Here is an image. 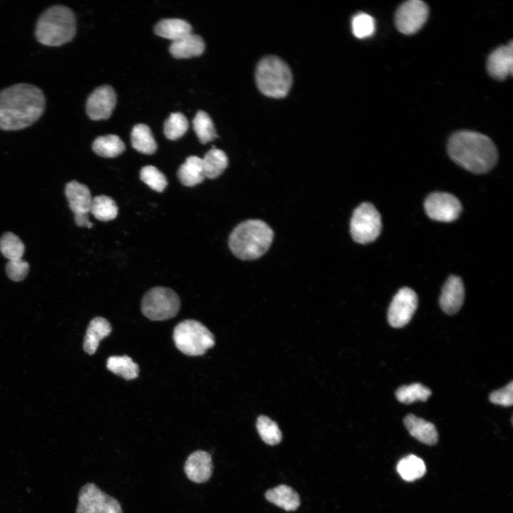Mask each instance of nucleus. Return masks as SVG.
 Here are the masks:
<instances>
[{
  "instance_id": "nucleus-1",
  "label": "nucleus",
  "mask_w": 513,
  "mask_h": 513,
  "mask_svg": "<svg viewBox=\"0 0 513 513\" xmlns=\"http://www.w3.org/2000/svg\"><path fill=\"white\" fill-rule=\"evenodd\" d=\"M46 105L43 93L38 87L18 83L0 91V129L19 130L34 123Z\"/></svg>"
},
{
  "instance_id": "nucleus-2",
  "label": "nucleus",
  "mask_w": 513,
  "mask_h": 513,
  "mask_svg": "<svg viewBox=\"0 0 513 513\" xmlns=\"http://www.w3.org/2000/svg\"><path fill=\"white\" fill-rule=\"evenodd\" d=\"M451 159L465 170L477 174L490 170L498 158L497 147L487 136L474 131H459L449 139Z\"/></svg>"
},
{
  "instance_id": "nucleus-3",
  "label": "nucleus",
  "mask_w": 513,
  "mask_h": 513,
  "mask_svg": "<svg viewBox=\"0 0 513 513\" xmlns=\"http://www.w3.org/2000/svg\"><path fill=\"white\" fill-rule=\"evenodd\" d=\"M274 237L271 227L259 219H249L238 224L229 238L232 252L242 260H254L264 254Z\"/></svg>"
},
{
  "instance_id": "nucleus-4",
  "label": "nucleus",
  "mask_w": 513,
  "mask_h": 513,
  "mask_svg": "<svg viewBox=\"0 0 513 513\" xmlns=\"http://www.w3.org/2000/svg\"><path fill=\"white\" fill-rule=\"evenodd\" d=\"M76 31L73 11L63 5L48 8L39 16L35 35L37 41L48 46H60L70 42Z\"/></svg>"
},
{
  "instance_id": "nucleus-5",
  "label": "nucleus",
  "mask_w": 513,
  "mask_h": 513,
  "mask_svg": "<svg viewBox=\"0 0 513 513\" xmlns=\"http://www.w3.org/2000/svg\"><path fill=\"white\" fill-rule=\"evenodd\" d=\"M255 76L260 92L270 98H284L291 87V69L277 56H269L262 58L256 66Z\"/></svg>"
},
{
  "instance_id": "nucleus-6",
  "label": "nucleus",
  "mask_w": 513,
  "mask_h": 513,
  "mask_svg": "<svg viewBox=\"0 0 513 513\" xmlns=\"http://www.w3.org/2000/svg\"><path fill=\"white\" fill-rule=\"evenodd\" d=\"M172 338L177 348L189 356H202L215 343L212 332L202 323L192 319L177 324Z\"/></svg>"
},
{
  "instance_id": "nucleus-7",
  "label": "nucleus",
  "mask_w": 513,
  "mask_h": 513,
  "mask_svg": "<svg viewBox=\"0 0 513 513\" xmlns=\"http://www.w3.org/2000/svg\"><path fill=\"white\" fill-rule=\"evenodd\" d=\"M180 308V299L172 289L156 286L142 297L141 310L152 321H165L175 317Z\"/></svg>"
},
{
  "instance_id": "nucleus-8",
  "label": "nucleus",
  "mask_w": 513,
  "mask_h": 513,
  "mask_svg": "<svg viewBox=\"0 0 513 513\" xmlns=\"http://www.w3.org/2000/svg\"><path fill=\"white\" fill-rule=\"evenodd\" d=\"M380 214L370 202H363L353 211L350 231L353 239L360 244H367L376 239L380 233Z\"/></svg>"
},
{
  "instance_id": "nucleus-9",
  "label": "nucleus",
  "mask_w": 513,
  "mask_h": 513,
  "mask_svg": "<svg viewBox=\"0 0 513 513\" xmlns=\"http://www.w3.org/2000/svg\"><path fill=\"white\" fill-rule=\"evenodd\" d=\"M78 499L76 513H123L119 501L93 482L81 488Z\"/></svg>"
},
{
  "instance_id": "nucleus-10",
  "label": "nucleus",
  "mask_w": 513,
  "mask_h": 513,
  "mask_svg": "<svg viewBox=\"0 0 513 513\" xmlns=\"http://www.w3.org/2000/svg\"><path fill=\"white\" fill-rule=\"evenodd\" d=\"M428 14V6L425 2L420 0L405 1L399 6L395 13L396 28L403 34H414L425 24Z\"/></svg>"
},
{
  "instance_id": "nucleus-11",
  "label": "nucleus",
  "mask_w": 513,
  "mask_h": 513,
  "mask_svg": "<svg viewBox=\"0 0 513 513\" xmlns=\"http://www.w3.org/2000/svg\"><path fill=\"white\" fill-rule=\"evenodd\" d=\"M424 207L428 216L435 221L450 222L461 213L462 204L458 199L447 192H433L426 198Z\"/></svg>"
},
{
  "instance_id": "nucleus-12",
  "label": "nucleus",
  "mask_w": 513,
  "mask_h": 513,
  "mask_svg": "<svg viewBox=\"0 0 513 513\" xmlns=\"http://www.w3.org/2000/svg\"><path fill=\"white\" fill-rule=\"evenodd\" d=\"M418 296L409 287L400 289L394 296L388 311V320L394 328H401L411 320L418 307Z\"/></svg>"
},
{
  "instance_id": "nucleus-13",
  "label": "nucleus",
  "mask_w": 513,
  "mask_h": 513,
  "mask_svg": "<svg viewBox=\"0 0 513 513\" xmlns=\"http://www.w3.org/2000/svg\"><path fill=\"white\" fill-rule=\"evenodd\" d=\"M116 104V94L110 86H103L95 89L86 101V113L93 120L110 118Z\"/></svg>"
},
{
  "instance_id": "nucleus-14",
  "label": "nucleus",
  "mask_w": 513,
  "mask_h": 513,
  "mask_svg": "<svg viewBox=\"0 0 513 513\" xmlns=\"http://www.w3.org/2000/svg\"><path fill=\"white\" fill-rule=\"evenodd\" d=\"M212 456L204 450L192 452L184 465V472L187 477L197 484L208 481L212 477Z\"/></svg>"
},
{
  "instance_id": "nucleus-15",
  "label": "nucleus",
  "mask_w": 513,
  "mask_h": 513,
  "mask_svg": "<svg viewBox=\"0 0 513 513\" xmlns=\"http://www.w3.org/2000/svg\"><path fill=\"white\" fill-rule=\"evenodd\" d=\"M487 71L494 79L502 81L513 71V43L511 41L507 46L498 47L489 55Z\"/></svg>"
},
{
  "instance_id": "nucleus-16",
  "label": "nucleus",
  "mask_w": 513,
  "mask_h": 513,
  "mask_svg": "<svg viewBox=\"0 0 513 513\" xmlns=\"http://www.w3.org/2000/svg\"><path fill=\"white\" fill-rule=\"evenodd\" d=\"M465 298V288L462 279L451 275L445 283L439 303L442 310L449 315L456 314L461 308Z\"/></svg>"
},
{
  "instance_id": "nucleus-17",
  "label": "nucleus",
  "mask_w": 513,
  "mask_h": 513,
  "mask_svg": "<svg viewBox=\"0 0 513 513\" xmlns=\"http://www.w3.org/2000/svg\"><path fill=\"white\" fill-rule=\"evenodd\" d=\"M65 194L74 214L90 212L93 198L86 185L76 180L71 181L66 185Z\"/></svg>"
},
{
  "instance_id": "nucleus-18",
  "label": "nucleus",
  "mask_w": 513,
  "mask_h": 513,
  "mask_svg": "<svg viewBox=\"0 0 513 513\" xmlns=\"http://www.w3.org/2000/svg\"><path fill=\"white\" fill-rule=\"evenodd\" d=\"M404 425L410 435L418 441L429 445L437 443L438 433L432 423L409 414L404 418Z\"/></svg>"
},
{
  "instance_id": "nucleus-19",
  "label": "nucleus",
  "mask_w": 513,
  "mask_h": 513,
  "mask_svg": "<svg viewBox=\"0 0 513 513\" xmlns=\"http://www.w3.org/2000/svg\"><path fill=\"white\" fill-rule=\"evenodd\" d=\"M205 44L202 38L192 33L172 41L170 52L176 58H190L200 56L204 50Z\"/></svg>"
},
{
  "instance_id": "nucleus-20",
  "label": "nucleus",
  "mask_w": 513,
  "mask_h": 513,
  "mask_svg": "<svg viewBox=\"0 0 513 513\" xmlns=\"http://www.w3.org/2000/svg\"><path fill=\"white\" fill-rule=\"evenodd\" d=\"M112 331L108 321L103 317L93 318L87 328L83 341V349L89 355L96 351L100 341L107 337Z\"/></svg>"
},
{
  "instance_id": "nucleus-21",
  "label": "nucleus",
  "mask_w": 513,
  "mask_h": 513,
  "mask_svg": "<svg viewBox=\"0 0 513 513\" xmlns=\"http://www.w3.org/2000/svg\"><path fill=\"white\" fill-rule=\"evenodd\" d=\"M265 497L269 502L286 511L297 509L301 503L298 493L286 484H281L269 489L265 494Z\"/></svg>"
},
{
  "instance_id": "nucleus-22",
  "label": "nucleus",
  "mask_w": 513,
  "mask_h": 513,
  "mask_svg": "<svg viewBox=\"0 0 513 513\" xmlns=\"http://www.w3.org/2000/svg\"><path fill=\"white\" fill-rule=\"evenodd\" d=\"M177 177L185 186L192 187L201 183L204 179L202 158L191 155L180 167Z\"/></svg>"
},
{
  "instance_id": "nucleus-23",
  "label": "nucleus",
  "mask_w": 513,
  "mask_h": 513,
  "mask_svg": "<svg viewBox=\"0 0 513 513\" xmlns=\"http://www.w3.org/2000/svg\"><path fill=\"white\" fill-rule=\"evenodd\" d=\"M154 31L157 36L175 41L191 33L192 26L183 19H166L159 21Z\"/></svg>"
},
{
  "instance_id": "nucleus-24",
  "label": "nucleus",
  "mask_w": 513,
  "mask_h": 513,
  "mask_svg": "<svg viewBox=\"0 0 513 513\" xmlns=\"http://www.w3.org/2000/svg\"><path fill=\"white\" fill-rule=\"evenodd\" d=\"M204 177L209 179L218 177L228 165L226 153L218 148L212 147L202 158Z\"/></svg>"
},
{
  "instance_id": "nucleus-25",
  "label": "nucleus",
  "mask_w": 513,
  "mask_h": 513,
  "mask_svg": "<svg viewBox=\"0 0 513 513\" xmlns=\"http://www.w3.org/2000/svg\"><path fill=\"white\" fill-rule=\"evenodd\" d=\"M131 142L135 150L147 155L153 154L157 147L151 130L145 124H137L133 127Z\"/></svg>"
},
{
  "instance_id": "nucleus-26",
  "label": "nucleus",
  "mask_w": 513,
  "mask_h": 513,
  "mask_svg": "<svg viewBox=\"0 0 513 513\" xmlns=\"http://www.w3.org/2000/svg\"><path fill=\"white\" fill-rule=\"evenodd\" d=\"M92 149L99 156L115 157L125 151V146L118 135H106L98 137L93 142Z\"/></svg>"
},
{
  "instance_id": "nucleus-27",
  "label": "nucleus",
  "mask_w": 513,
  "mask_h": 513,
  "mask_svg": "<svg viewBox=\"0 0 513 513\" xmlns=\"http://www.w3.org/2000/svg\"><path fill=\"white\" fill-rule=\"evenodd\" d=\"M106 366L110 371L127 380L136 378L139 374L138 365L126 355L110 356Z\"/></svg>"
},
{
  "instance_id": "nucleus-28",
  "label": "nucleus",
  "mask_w": 513,
  "mask_h": 513,
  "mask_svg": "<svg viewBox=\"0 0 513 513\" xmlns=\"http://www.w3.org/2000/svg\"><path fill=\"white\" fill-rule=\"evenodd\" d=\"M397 470L404 480L412 482L422 477L426 472V467L420 457L410 455L398 462Z\"/></svg>"
},
{
  "instance_id": "nucleus-29",
  "label": "nucleus",
  "mask_w": 513,
  "mask_h": 513,
  "mask_svg": "<svg viewBox=\"0 0 513 513\" xmlns=\"http://www.w3.org/2000/svg\"><path fill=\"white\" fill-rule=\"evenodd\" d=\"M90 212L95 219L107 222L114 219L118 213L115 202L106 195H99L92 199Z\"/></svg>"
},
{
  "instance_id": "nucleus-30",
  "label": "nucleus",
  "mask_w": 513,
  "mask_h": 513,
  "mask_svg": "<svg viewBox=\"0 0 513 513\" xmlns=\"http://www.w3.org/2000/svg\"><path fill=\"white\" fill-rule=\"evenodd\" d=\"M192 123L194 130L201 143L206 144L217 137L214 123L206 112L199 110Z\"/></svg>"
},
{
  "instance_id": "nucleus-31",
  "label": "nucleus",
  "mask_w": 513,
  "mask_h": 513,
  "mask_svg": "<svg viewBox=\"0 0 513 513\" xmlns=\"http://www.w3.org/2000/svg\"><path fill=\"white\" fill-rule=\"evenodd\" d=\"M430 395L431 390L418 383L400 386L395 391L398 400L405 404H410L418 400L425 401Z\"/></svg>"
},
{
  "instance_id": "nucleus-32",
  "label": "nucleus",
  "mask_w": 513,
  "mask_h": 513,
  "mask_svg": "<svg viewBox=\"0 0 513 513\" xmlns=\"http://www.w3.org/2000/svg\"><path fill=\"white\" fill-rule=\"evenodd\" d=\"M25 247L20 238L12 232L4 233L0 239V251L11 260L22 259Z\"/></svg>"
},
{
  "instance_id": "nucleus-33",
  "label": "nucleus",
  "mask_w": 513,
  "mask_h": 513,
  "mask_svg": "<svg viewBox=\"0 0 513 513\" xmlns=\"http://www.w3.org/2000/svg\"><path fill=\"white\" fill-rule=\"evenodd\" d=\"M256 429L262 440L268 445H275L281 441L282 434L278 425L266 416L258 418Z\"/></svg>"
},
{
  "instance_id": "nucleus-34",
  "label": "nucleus",
  "mask_w": 513,
  "mask_h": 513,
  "mask_svg": "<svg viewBox=\"0 0 513 513\" xmlns=\"http://www.w3.org/2000/svg\"><path fill=\"white\" fill-rule=\"evenodd\" d=\"M187 128L186 117L180 113H173L165 122L164 134L169 140H175L182 137Z\"/></svg>"
},
{
  "instance_id": "nucleus-35",
  "label": "nucleus",
  "mask_w": 513,
  "mask_h": 513,
  "mask_svg": "<svg viewBox=\"0 0 513 513\" xmlns=\"http://www.w3.org/2000/svg\"><path fill=\"white\" fill-rule=\"evenodd\" d=\"M141 180L151 189L162 192L167 185L165 175L152 165L143 167L140 172Z\"/></svg>"
},
{
  "instance_id": "nucleus-36",
  "label": "nucleus",
  "mask_w": 513,
  "mask_h": 513,
  "mask_svg": "<svg viewBox=\"0 0 513 513\" xmlns=\"http://www.w3.org/2000/svg\"><path fill=\"white\" fill-rule=\"evenodd\" d=\"M351 26L353 35L358 38L372 36L375 29L374 19L369 14L363 12L353 16Z\"/></svg>"
},
{
  "instance_id": "nucleus-37",
  "label": "nucleus",
  "mask_w": 513,
  "mask_h": 513,
  "mask_svg": "<svg viewBox=\"0 0 513 513\" xmlns=\"http://www.w3.org/2000/svg\"><path fill=\"white\" fill-rule=\"evenodd\" d=\"M28 270V263L22 259L9 261L6 266L9 278L14 281H20L24 279Z\"/></svg>"
},
{
  "instance_id": "nucleus-38",
  "label": "nucleus",
  "mask_w": 513,
  "mask_h": 513,
  "mask_svg": "<svg viewBox=\"0 0 513 513\" xmlns=\"http://www.w3.org/2000/svg\"><path fill=\"white\" fill-rule=\"evenodd\" d=\"M491 403L502 406H512L513 404V382L511 381L504 388L493 391L489 395Z\"/></svg>"
},
{
  "instance_id": "nucleus-39",
  "label": "nucleus",
  "mask_w": 513,
  "mask_h": 513,
  "mask_svg": "<svg viewBox=\"0 0 513 513\" xmlns=\"http://www.w3.org/2000/svg\"><path fill=\"white\" fill-rule=\"evenodd\" d=\"M74 220L78 227L92 228L93 223L90 222L88 214H75Z\"/></svg>"
}]
</instances>
